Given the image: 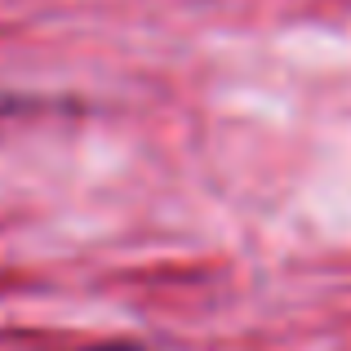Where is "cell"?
Segmentation results:
<instances>
[{"label":"cell","instance_id":"obj_1","mask_svg":"<svg viewBox=\"0 0 351 351\" xmlns=\"http://www.w3.org/2000/svg\"><path fill=\"white\" fill-rule=\"evenodd\" d=\"M85 351H138V347H85Z\"/></svg>","mask_w":351,"mask_h":351}]
</instances>
